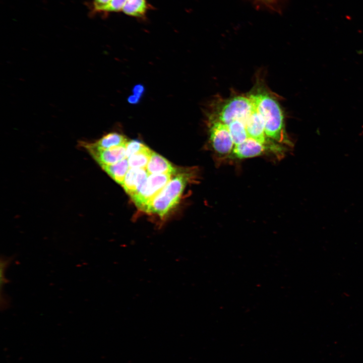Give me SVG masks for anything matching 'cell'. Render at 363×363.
<instances>
[{
  "instance_id": "obj_17",
  "label": "cell",
  "mask_w": 363,
  "mask_h": 363,
  "mask_svg": "<svg viewBox=\"0 0 363 363\" xmlns=\"http://www.w3.org/2000/svg\"><path fill=\"white\" fill-rule=\"evenodd\" d=\"M127 0H111L103 12H116L122 11Z\"/></svg>"
},
{
  "instance_id": "obj_12",
  "label": "cell",
  "mask_w": 363,
  "mask_h": 363,
  "mask_svg": "<svg viewBox=\"0 0 363 363\" xmlns=\"http://www.w3.org/2000/svg\"><path fill=\"white\" fill-rule=\"evenodd\" d=\"M101 167L115 182L122 185L130 166L128 158H125L116 163Z\"/></svg>"
},
{
  "instance_id": "obj_18",
  "label": "cell",
  "mask_w": 363,
  "mask_h": 363,
  "mask_svg": "<svg viewBox=\"0 0 363 363\" xmlns=\"http://www.w3.org/2000/svg\"><path fill=\"white\" fill-rule=\"evenodd\" d=\"M111 0H94V9L97 12H103Z\"/></svg>"
},
{
  "instance_id": "obj_8",
  "label": "cell",
  "mask_w": 363,
  "mask_h": 363,
  "mask_svg": "<svg viewBox=\"0 0 363 363\" xmlns=\"http://www.w3.org/2000/svg\"><path fill=\"white\" fill-rule=\"evenodd\" d=\"M88 152L101 166L116 163L126 158V145L101 150H92Z\"/></svg>"
},
{
  "instance_id": "obj_1",
  "label": "cell",
  "mask_w": 363,
  "mask_h": 363,
  "mask_svg": "<svg viewBox=\"0 0 363 363\" xmlns=\"http://www.w3.org/2000/svg\"><path fill=\"white\" fill-rule=\"evenodd\" d=\"M249 97L264 119L266 136L278 142L290 145L285 131L283 113L277 101L267 94H253Z\"/></svg>"
},
{
  "instance_id": "obj_4",
  "label": "cell",
  "mask_w": 363,
  "mask_h": 363,
  "mask_svg": "<svg viewBox=\"0 0 363 363\" xmlns=\"http://www.w3.org/2000/svg\"><path fill=\"white\" fill-rule=\"evenodd\" d=\"M170 174H150L140 191L131 198L136 206L145 211L172 178Z\"/></svg>"
},
{
  "instance_id": "obj_7",
  "label": "cell",
  "mask_w": 363,
  "mask_h": 363,
  "mask_svg": "<svg viewBox=\"0 0 363 363\" xmlns=\"http://www.w3.org/2000/svg\"><path fill=\"white\" fill-rule=\"evenodd\" d=\"M149 175L145 168H130L121 186L131 197L142 188Z\"/></svg>"
},
{
  "instance_id": "obj_14",
  "label": "cell",
  "mask_w": 363,
  "mask_h": 363,
  "mask_svg": "<svg viewBox=\"0 0 363 363\" xmlns=\"http://www.w3.org/2000/svg\"><path fill=\"white\" fill-rule=\"evenodd\" d=\"M147 9L146 0H127L122 11L126 15L141 17L145 15Z\"/></svg>"
},
{
  "instance_id": "obj_10",
  "label": "cell",
  "mask_w": 363,
  "mask_h": 363,
  "mask_svg": "<svg viewBox=\"0 0 363 363\" xmlns=\"http://www.w3.org/2000/svg\"><path fill=\"white\" fill-rule=\"evenodd\" d=\"M127 138L123 135L112 132L104 135L97 141L93 143H85L84 147L88 151L92 150H106L126 144Z\"/></svg>"
},
{
  "instance_id": "obj_16",
  "label": "cell",
  "mask_w": 363,
  "mask_h": 363,
  "mask_svg": "<svg viewBox=\"0 0 363 363\" xmlns=\"http://www.w3.org/2000/svg\"><path fill=\"white\" fill-rule=\"evenodd\" d=\"M146 146L137 140L128 141L126 144V156L127 158L141 151Z\"/></svg>"
},
{
  "instance_id": "obj_2",
  "label": "cell",
  "mask_w": 363,
  "mask_h": 363,
  "mask_svg": "<svg viewBox=\"0 0 363 363\" xmlns=\"http://www.w3.org/2000/svg\"><path fill=\"white\" fill-rule=\"evenodd\" d=\"M187 173L176 174L147 206L144 212L164 217L178 203L189 181Z\"/></svg>"
},
{
  "instance_id": "obj_6",
  "label": "cell",
  "mask_w": 363,
  "mask_h": 363,
  "mask_svg": "<svg viewBox=\"0 0 363 363\" xmlns=\"http://www.w3.org/2000/svg\"><path fill=\"white\" fill-rule=\"evenodd\" d=\"M252 104V111L245 124L248 138L266 144L264 119L253 102Z\"/></svg>"
},
{
  "instance_id": "obj_11",
  "label": "cell",
  "mask_w": 363,
  "mask_h": 363,
  "mask_svg": "<svg viewBox=\"0 0 363 363\" xmlns=\"http://www.w3.org/2000/svg\"><path fill=\"white\" fill-rule=\"evenodd\" d=\"M150 174H175L176 170L166 159L159 154L152 151L146 168Z\"/></svg>"
},
{
  "instance_id": "obj_13",
  "label": "cell",
  "mask_w": 363,
  "mask_h": 363,
  "mask_svg": "<svg viewBox=\"0 0 363 363\" xmlns=\"http://www.w3.org/2000/svg\"><path fill=\"white\" fill-rule=\"evenodd\" d=\"M235 145L242 143L248 138L245 124L239 120H234L227 125Z\"/></svg>"
},
{
  "instance_id": "obj_3",
  "label": "cell",
  "mask_w": 363,
  "mask_h": 363,
  "mask_svg": "<svg viewBox=\"0 0 363 363\" xmlns=\"http://www.w3.org/2000/svg\"><path fill=\"white\" fill-rule=\"evenodd\" d=\"M253 107L250 97L238 96L226 101L219 108L215 115L209 118L228 125L234 120H239L245 124L250 114Z\"/></svg>"
},
{
  "instance_id": "obj_21",
  "label": "cell",
  "mask_w": 363,
  "mask_h": 363,
  "mask_svg": "<svg viewBox=\"0 0 363 363\" xmlns=\"http://www.w3.org/2000/svg\"><path fill=\"white\" fill-rule=\"evenodd\" d=\"M264 1H270V0H264Z\"/></svg>"
},
{
  "instance_id": "obj_9",
  "label": "cell",
  "mask_w": 363,
  "mask_h": 363,
  "mask_svg": "<svg viewBox=\"0 0 363 363\" xmlns=\"http://www.w3.org/2000/svg\"><path fill=\"white\" fill-rule=\"evenodd\" d=\"M268 149L266 144L248 138L242 143L235 145L232 153L234 157L239 159L248 158L262 155Z\"/></svg>"
},
{
  "instance_id": "obj_20",
  "label": "cell",
  "mask_w": 363,
  "mask_h": 363,
  "mask_svg": "<svg viewBox=\"0 0 363 363\" xmlns=\"http://www.w3.org/2000/svg\"><path fill=\"white\" fill-rule=\"evenodd\" d=\"M140 99L135 96V95H132L129 97L128 100L130 103L136 104L138 102Z\"/></svg>"
},
{
  "instance_id": "obj_19",
  "label": "cell",
  "mask_w": 363,
  "mask_h": 363,
  "mask_svg": "<svg viewBox=\"0 0 363 363\" xmlns=\"http://www.w3.org/2000/svg\"><path fill=\"white\" fill-rule=\"evenodd\" d=\"M133 91L134 93L133 95L140 99L144 91V88L141 85H137L134 87Z\"/></svg>"
},
{
  "instance_id": "obj_15",
  "label": "cell",
  "mask_w": 363,
  "mask_h": 363,
  "mask_svg": "<svg viewBox=\"0 0 363 363\" xmlns=\"http://www.w3.org/2000/svg\"><path fill=\"white\" fill-rule=\"evenodd\" d=\"M152 150L147 146L128 158L130 168H146Z\"/></svg>"
},
{
  "instance_id": "obj_5",
  "label": "cell",
  "mask_w": 363,
  "mask_h": 363,
  "mask_svg": "<svg viewBox=\"0 0 363 363\" xmlns=\"http://www.w3.org/2000/svg\"><path fill=\"white\" fill-rule=\"evenodd\" d=\"M210 143L218 154L226 155L233 149V142L227 125L217 120L209 118Z\"/></svg>"
}]
</instances>
